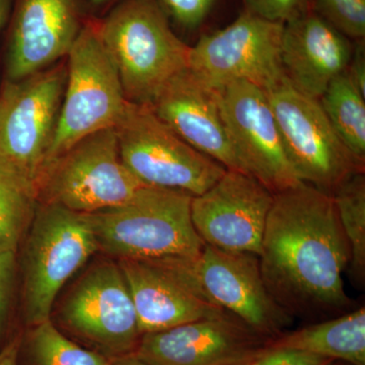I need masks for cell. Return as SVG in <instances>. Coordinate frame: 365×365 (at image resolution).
Masks as SVG:
<instances>
[{
    "label": "cell",
    "mask_w": 365,
    "mask_h": 365,
    "mask_svg": "<svg viewBox=\"0 0 365 365\" xmlns=\"http://www.w3.org/2000/svg\"><path fill=\"white\" fill-rule=\"evenodd\" d=\"M98 26L128 102L151 105L188 68L191 47L172 30L158 0H120Z\"/></svg>",
    "instance_id": "cell-3"
},
{
    "label": "cell",
    "mask_w": 365,
    "mask_h": 365,
    "mask_svg": "<svg viewBox=\"0 0 365 365\" xmlns=\"http://www.w3.org/2000/svg\"><path fill=\"white\" fill-rule=\"evenodd\" d=\"M114 130L124 165L146 186L197 197L227 170L182 140L150 105L127 102Z\"/></svg>",
    "instance_id": "cell-5"
},
{
    "label": "cell",
    "mask_w": 365,
    "mask_h": 365,
    "mask_svg": "<svg viewBox=\"0 0 365 365\" xmlns=\"http://www.w3.org/2000/svg\"><path fill=\"white\" fill-rule=\"evenodd\" d=\"M91 1L95 4H105V2L109 1V0H91Z\"/></svg>",
    "instance_id": "cell-34"
},
{
    "label": "cell",
    "mask_w": 365,
    "mask_h": 365,
    "mask_svg": "<svg viewBox=\"0 0 365 365\" xmlns=\"http://www.w3.org/2000/svg\"><path fill=\"white\" fill-rule=\"evenodd\" d=\"M265 91L300 182L332 195L348 178L364 173V163L340 140L319 98L297 91L285 74Z\"/></svg>",
    "instance_id": "cell-8"
},
{
    "label": "cell",
    "mask_w": 365,
    "mask_h": 365,
    "mask_svg": "<svg viewBox=\"0 0 365 365\" xmlns=\"http://www.w3.org/2000/svg\"><path fill=\"white\" fill-rule=\"evenodd\" d=\"M311 0H244L245 11L275 23L285 24L309 11Z\"/></svg>",
    "instance_id": "cell-26"
},
{
    "label": "cell",
    "mask_w": 365,
    "mask_h": 365,
    "mask_svg": "<svg viewBox=\"0 0 365 365\" xmlns=\"http://www.w3.org/2000/svg\"><path fill=\"white\" fill-rule=\"evenodd\" d=\"M192 199L144 186L124 205L90 213L98 251L118 261L194 263L205 244L192 222Z\"/></svg>",
    "instance_id": "cell-2"
},
{
    "label": "cell",
    "mask_w": 365,
    "mask_h": 365,
    "mask_svg": "<svg viewBox=\"0 0 365 365\" xmlns=\"http://www.w3.org/2000/svg\"><path fill=\"white\" fill-rule=\"evenodd\" d=\"M124 165L114 128L91 134L74 143L43 170L38 198L90 213L119 207L143 188Z\"/></svg>",
    "instance_id": "cell-7"
},
{
    "label": "cell",
    "mask_w": 365,
    "mask_h": 365,
    "mask_svg": "<svg viewBox=\"0 0 365 365\" xmlns=\"http://www.w3.org/2000/svg\"><path fill=\"white\" fill-rule=\"evenodd\" d=\"M334 130L359 162H365V96L347 71L337 76L319 98Z\"/></svg>",
    "instance_id": "cell-22"
},
{
    "label": "cell",
    "mask_w": 365,
    "mask_h": 365,
    "mask_svg": "<svg viewBox=\"0 0 365 365\" xmlns=\"http://www.w3.org/2000/svg\"><path fill=\"white\" fill-rule=\"evenodd\" d=\"M348 365H350V364H348Z\"/></svg>",
    "instance_id": "cell-36"
},
{
    "label": "cell",
    "mask_w": 365,
    "mask_h": 365,
    "mask_svg": "<svg viewBox=\"0 0 365 365\" xmlns=\"http://www.w3.org/2000/svg\"><path fill=\"white\" fill-rule=\"evenodd\" d=\"M13 1L14 0H0V30L9 19Z\"/></svg>",
    "instance_id": "cell-33"
},
{
    "label": "cell",
    "mask_w": 365,
    "mask_h": 365,
    "mask_svg": "<svg viewBox=\"0 0 365 365\" xmlns=\"http://www.w3.org/2000/svg\"><path fill=\"white\" fill-rule=\"evenodd\" d=\"M69 331L115 359L136 349L141 333L119 264L102 262L79 278L60 309Z\"/></svg>",
    "instance_id": "cell-11"
},
{
    "label": "cell",
    "mask_w": 365,
    "mask_h": 365,
    "mask_svg": "<svg viewBox=\"0 0 365 365\" xmlns=\"http://www.w3.org/2000/svg\"><path fill=\"white\" fill-rule=\"evenodd\" d=\"M249 364H245V365H249Z\"/></svg>",
    "instance_id": "cell-35"
},
{
    "label": "cell",
    "mask_w": 365,
    "mask_h": 365,
    "mask_svg": "<svg viewBox=\"0 0 365 365\" xmlns=\"http://www.w3.org/2000/svg\"><path fill=\"white\" fill-rule=\"evenodd\" d=\"M259 263L285 311H342L350 250L332 195L299 182L274 195Z\"/></svg>",
    "instance_id": "cell-1"
},
{
    "label": "cell",
    "mask_w": 365,
    "mask_h": 365,
    "mask_svg": "<svg viewBox=\"0 0 365 365\" xmlns=\"http://www.w3.org/2000/svg\"><path fill=\"white\" fill-rule=\"evenodd\" d=\"M193 272L209 299L263 337L279 334L289 314L269 292L259 257L204 245Z\"/></svg>",
    "instance_id": "cell-15"
},
{
    "label": "cell",
    "mask_w": 365,
    "mask_h": 365,
    "mask_svg": "<svg viewBox=\"0 0 365 365\" xmlns=\"http://www.w3.org/2000/svg\"><path fill=\"white\" fill-rule=\"evenodd\" d=\"M268 348L299 350L350 365H365L364 307L340 318L304 327L268 343Z\"/></svg>",
    "instance_id": "cell-20"
},
{
    "label": "cell",
    "mask_w": 365,
    "mask_h": 365,
    "mask_svg": "<svg viewBox=\"0 0 365 365\" xmlns=\"http://www.w3.org/2000/svg\"><path fill=\"white\" fill-rule=\"evenodd\" d=\"M353 51L350 39L312 9L283 26V71L297 91L309 97L321 98L347 71Z\"/></svg>",
    "instance_id": "cell-19"
},
{
    "label": "cell",
    "mask_w": 365,
    "mask_h": 365,
    "mask_svg": "<svg viewBox=\"0 0 365 365\" xmlns=\"http://www.w3.org/2000/svg\"><path fill=\"white\" fill-rule=\"evenodd\" d=\"M333 359L285 348H268L249 365H332Z\"/></svg>",
    "instance_id": "cell-28"
},
{
    "label": "cell",
    "mask_w": 365,
    "mask_h": 365,
    "mask_svg": "<svg viewBox=\"0 0 365 365\" xmlns=\"http://www.w3.org/2000/svg\"><path fill=\"white\" fill-rule=\"evenodd\" d=\"M35 184L0 160V253L14 252L39 206Z\"/></svg>",
    "instance_id": "cell-21"
},
{
    "label": "cell",
    "mask_w": 365,
    "mask_h": 365,
    "mask_svg": "<svg viewBox=\"0 0 365 365\" xmlns=\"http://www.w3.org/2000/svg\"><path fill=\"white\" fill-rule=\"evenodd\" d=\"M268 343L225 314L144 334L133 353L150 365H245L260 356Z\"/></svg>",
    "instance_id": "cell-14"
},
{
    "label": "cell",
    "mask_w": 365,
    "mask_h": 365,
    "mask_svg": "<svg viewBox=\"0 0 365 365\" xmlns=\"http://www.w3.org/2000/svg\"><path fill=\"white\" fill-rule=\"evenodd\" d=\"M150 106L192 148L227 170L242 172L223 123L217 90L205 85L188 68L170 79Z\"/></svg>",
    "instance_id": "cell-18"
},
{
    "label": "cell",
    "mask_w": 365,
    "mask_h": 365,
    "mask_svg": "<svg viewBox=\"0 0 365 365\" xmlns=\"http://www.w3.org/2000/svg\"><path fill=\"white\" fill-rule=\"evenodd\" d=\"M316 13L348 39L364 41L365 0H314Z\"/></svg>",
    "instance_id": "cell-25"
},
{
    "label": "cell",
    "mask_w": 365,
    "mask_h": 365,
    "mask_svg": "<svg viewBox=\"0 0 365 365\" xmlns=\"http://www.w3.org/2000/svg\"><path fill=\"white\" fill-rule=\"evenodd\" d=\"M274 195L255 178L227 170L207 191L192 199V222L204 244L259 256Z\"/></svg>",
    "instance_id": "cell-13"
},
{
    "label": "cell",
    "mask_w": 365,
    "mask_h": 365,
    "mask_svg": "<svg viewBox=\"0 0 365 365\" xmlns=\"http://www.w3.org/2000/svg\"><path fill=\"white\" fill-rule=\"evenodd\" d=\"M33 365H109L111 359L67 339L51 319L34 326L29 336Z\"/></svg>",
    "instance_id": "cell-24"
},
{
    "label": "cell",
    "mask_w": 365,
    "mask_h": 365,
    "mask_svg": "<svg viewBox=\"0 0 365 365\" xmlns=\"http://www.w3.org/2000/svg\"><path fill=\"white\" fill-rule=\"evenodd\" d=\"M21 339L19 337L11 340L0 351V365H16L18 364L19 352H20Z\"/></svg>",
    "instance_id": "cell-31"
},
{
    "label": "cell",
    "mask_w": 365,
    "mask_h": 365,
    "mask_svg": "<svg viewBox=\"0 0 365 365\" xmlns=\"http://www.w3.org/2000/svg\"><path fill=\"white\" fill-rule=\"evenodd\" d=\"M16 267V260L14 252L0 253V326L6 317L9 300H11Z\"/></svg>",
    "instance_id": "cell-29"
},
{
    "label": "cell",
    "mask_w": 365,
    "mask_h": 365,
    "mask_svg": "<svg viewBox=\"0 0 365 365\" xmlns=\"http://www.w3.org/2000/svg\"><path fill=\"white\" fill-rule=\"evenodd\" d=\"M66 83L57 63L0 88V160L37 187L56 130ZM38 190V189H37Z\"/></svg>",
    "instance_id": "cell-9"
},
{
    "label": "cell",
    "mask_w": 365,
    "mask_h": 365,
    "mask_svg": "<svg viewBox=\"0 0 365 365\" xmlns=\"http://www.w3.org/2000/svg\"><path fill=\"white\" fill-rule=\"evenodd\" d=\"M348 76L352 79L354 85L365 96V57L364 46L359 44L353 51L352 58L350 60L347 68Z\"/></svg>",
    "instance_id": "cell-30"
},
{
    "label": "cell",
    "mask_w": 365,
    "mask_h": 365,
    "mask_svg": "<svg viewBox=\"0 0 365 365\" xmlns=\"http://www.w3.org/2000/svg\"><path fill=\"white\" fill-rule=\"evenodd\" d=\"M83 25L76 0H16L6 55V79L18 81L67 57Z\"/></svg>",
    "instance_id": "cell-17"
},
{
    "label": "cell",
    "mask_w": 365,
    "mask_h": 365,
    "mask_svg": "<svg viewBox=\"0 0 365 365\" xmlns=\"http://www.w3.org/2000/svg\"><path fill=\"white\" fill-rule=\"evenodd\" d=\"M217 91L223 123L242 172L274 194L302 182L288 160L265 90L235 81Z\"/></svg>",
    "instance_id": "cell-12"
},
{
    "label": "cell",
    "mask_w": 365,
    "mask_h": 365,
    "mask_svg": "<svg viewBox=\"0 0 365 365\" xmlns=\"http://www.w3.org/2000/svg\"><path fill=\"white\" fill-rule=\"evenodd\" d=\"M26 234L24 313L26 323L34 327L51 319L60 289L98 249L88 213L59 204L41 203Z\"/></svg>",
    "instance_id": "cell-4"
},
{
    "label": "cell",
    "mask_w": 365,
    "mask_h": 365,
    "mask_svg": "<svg viewBox=\"0 0 365 365\" xmlns=\"http://www.w3.org/2000/svg\"><path fill=\"white\" fill-rule=\"evenodd\" d=\"M283 26L245 11L227 28L202 36L191 47L188 69L215 90L235 81L266 90L284 76Z\"/></svg>",
    "instance_id": "cell-10"
},
{
    "label": "cell",
    "mask_w": 365,
    "mask_h": 365,
    "mask_svg": "<svg viewBox=\"0 0 365 365\" xmlns=\"http://www.w3.org/2000/svg\"><path fill=\"white\" fill-rule=\"evenodd\" d=\"M194 263L118 261L141 335L228 314L204 294L194 275Z\"/></svg>",
    "instance_id": "cell-16"
},
{
    "label": "cell",
    "mask_w": 365,
    "mask_h": 365,
    "mask_svg": "<svg viewBox=\"0 0 365 365\" xmlns=\"http://www.w3.org/2000/svg\"><path fill=\"white\" fill-rule=\"evenodd\" d=\"M168 16L186 29L201 25L210 13L215 0H158Z\"/></svg>",
    "instance_id": "cell-27"
},
{
    "label": "cell",
    "mask_w": 365,
    "mask_h": 365,
    "mask_svg": "<svg viewBox=\"0 0 365 365\" xmlns=\"http://www.w3.org/2000/svg\"><path fill=\"white\" fill-rule=\"evenodd\" d=\"M109 365H150L143 361V359L137 357L133 352L129 354L122 355V356L111 359Z\"/></svg>",
    "instance_id": "cell-32"
},
{
    "label": "cell",
    "mask_w": 365,
    "mask_h": 365,
    "mask_svg": "<svg viewBox=\"0 0 365 365\" xmlns=\"http://www.w3.org/2000/svg\"><path fill=\"white\" fill-rule=\"evenodd\" d=\"M127 102L98 24H85L67 55L63 100L44 168L81 139L114 128Z\"/></svg>",
    "instance_id": "cell-6"
},
{
    "label": "cell",
    "mask_w": 365,
    "mask_h": 365,
    "mask_svg": "<svg viewBox=\"0 0 365 365\" xmlns=\"http://www.w3.org/2000/svg\"><path fill=\"white\" fill-rule=\"evenodd\" d=\"M340 225L350 250V272L355 282L365 279V178L357 173L332 194Z\"/></svg>",
    "instance_id": "cell-23"
}]
</instances>
